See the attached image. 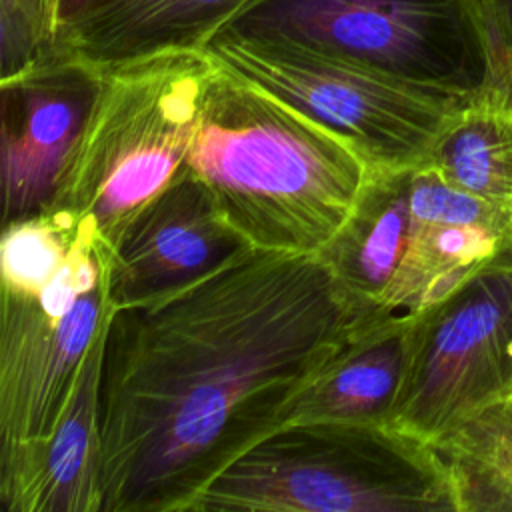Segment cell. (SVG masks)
I'll list each match as a JSON object with an SVG mask.
<instances>
[{
  "label": "cell",
  "mask_w": 512,
  "mask_h": 512,
  "mask_svg": "<svg viewBox=\"0 0 512 512\" xmlns=\"http://www.w3.org/2000/svg\"><path fill=\"white\" fill-rule=\"evenodd\" d=\"M316 254L246 248L190 286L112 308L100 512H186L362 332Z\"/></svg>",
  "instance_id": "obj_1"
},
{
  "label": "cell",
  "mask_w": 512,
  "mask_h": 512,
  "mask_svg": "<svg viewBox=\"0 0 512 512\" xmlns=\"http://www.w3.org/2000/svg\"><path fill=\"white\" fill-rule=\"evenodd\" d=\"M184 164L250 248L284 254H318L370 172L344 138L218 60Z\"/></svg>",
  "instance_id": "obj_2"
},
{
  "label": "cell",
  "mask_w": 512,
  "mask_h": 512,
  "mask_svg": "<svg viewBox=\"0 0 512 512\" xmlns=\"http://www.w3.org/2000/svg\"><path fill=\"white\" fill-rule=\"evenodd\" d=\"M454 512L436 450L390 424L306 420L274 428L186 512Z\"/></svg>",
  "instance_id": "obj_3"
},
{
  "label": "cell",
  "mask_w": 512,
  "mask_h": 512,
  "mask_svg": "<svg viewBox=\"0 0 512 512\" xmlns=\"http://www.w3.org/2000/svg\"><path fill=\"white\" fill-rule=\"evenodd\" d=\"M214 64L206 48H190L102 70L98 100L46 212L90 228L110 252L184 166Z\"/></svg>",
  "instance_id": "obj_4"
},
{
  "label": "cell",
  "mask_w": 512,
  "mask_h": 512,
  "mask_svg": "<svg viewBox=\"0 0 512 512\" xmlns=\"http://www.w3.org/2000/svg\"><path fill=\"white\" fill-rule=\"evenodd\" d=\"M214 36L292 44L458 96L490 76L478 0H250Z\"/></svg>",
  "instance_id": "obj_5"
},
{
  "label": "cell",
  "mask_w": 512,
  "mask_h": 512,
  "mask_svg": "<svg viewBox=\"0 0 512 512\" xmlns=\"http://www.w3.org/2000/svg\"><path fill=\"white\" fill-rule=\"evenodd\" d=\"M206 50L236 76L344 138L370 168L422 164L472 98L292 44L214 36Z\"/></svg>",
  "instance_id": "obj_6"
},
{
  "label": "cell",
  "mask_w": 512,
  "mask_h": 512,
  "mask_svg": "<svg viewBox=\"0 0 512 512\" xmlns=\"http://www.w3.org/2000/svg\"><path fill=\"white\" fill-rule=\"evenodd\" d=\"M110 310L108 250L86 226L40 292L2 290L0 448L54 432Z\"/></svg>",
  "instance_id": "obj_7"
},
{
  "label": "cell",
  "mask_w": 512,
  "mask_h": 512,
  "mask_svg": "<svg viewBox=\"0 0 512 512\" xmlns=\"http://www.w3.org/2000/svg\"><path fill=\"white\" fill-rule=\"evenodd\" d=\"M390 426L426 444L512 398V244L408 326Z\"/></svg>",
  "instance_id": "obj_8"
},
{
  "label": "cell",
  "mask_w": 512,
  "mask_h": 512,
  "mask_svg": "<svg viewBox=\"0 0 512 512\" xmlns=\"http://www.w3.org/2000/svg\"><path fill=\"white\" fill-rule=\"evenodd\" d=\"M0 88L4 222H10L52 206L98 100L102 70L60 52L0 80Z\"/></svg>",
  "instance_id": "obj_9"
},
{
  "label": "cell",
  "mask_w": 512,
  "mask_h": 512,
  "mask_svg": "<svg viewBox=\"0 0 512 512\" xmlns=\"http://www.w3.org/2000/svg\"><path fill=\"white\" fill-rule=\"evenodd\" d=\"M246 248L208 186L184 164L128 220L108 252L110 304L126 308L182 290Z\"/></svg>",
  "instance_id": "obj_10"
},
{
  "label": "cell",
  "mask_w": 512,
  "mask_h": 512,
  "mask_svg": "<svg viewBox=\"0 0 512 512\" xmlns=\"http://www.w3.org/2000/svg\"><path fill=\"white\" fill-rule=\"evenodd\" d=\"M106 326L108 320L54 432L40 442L0 448L4 512H100V372Z\"/></svg>",
  "instance_id": "obj_11"
},
{
  "label": "cell",
  "mask_w": 512,
  "mask_h": 512,
  "mask_svg": "<svg viewBox=\"0 0 512 512\" xmlns=\"http://www.w3.org/2000/svg\"><path fill=\"white\" fill-rule=\"evenodd\" d=\"M250 0H108L60 28L58 50L98 70L168 50L206 48Z\"/></svg>",
  "instance_id": "obj_12"
},
{
  "label": "cell",
  "mask_w": 512,
  "mask_h": 512,
  "mask_svg": "<svg viewBox=\"0 0 512 512\" xmlns=\"http://www.w3.org/2000/svg\"><path fill=\"white\" fill-rule=\"evenodd\" d=\"M412 170L370 168L348 218L316 254L364 316L374 310L410 240Z\"/></svg>",
  "instance_id": "obj_13"
},
{
  "label": "cell",
  "mask_w": 512,
  "mask_h": 512,
  "mask_svg": "<svg viewBox=\"0 0 512 512\" xmlns=\"http://www.w3.org/2000/svg\"><path fill=\"white\" fill-rule=\"evenodd\" d=\"M510 244V226L412 222L406 252L362 330L410 324Z\"/></svg>",
  "instance_id": "obj_14"
},
{
  "label": "cell",
  "mask_w": 512,
  "mask_h": 512,
  "mask_svg": "<svg viewBox=\"0 0 512 512\" xmlns=\"http://www.w3.org/2000/svg\"><path fill=\"white\" fill-rule=\"evenodd\" d=\"M406 326L362 330L286 406L280 426L306 420L388 424L406 368Z\"/></svg>",
  "instance_id": "obj_15"
},
{
  "label": "cell",
  "mask_w": 512,
  "mask_h": 512,
  "mask_svg": "<svg viewBox=\"0 0 512 512\" xmlns=\"http://www.w3.org/2000/svg\"><path fill=\"white\" fill-rule=\"evenodd\" d=\"M424 162L456 188L512 216V100L488 90L474 94Z\"/></svg>",
  "instance_id": "obj_16"
},
{
  "label": "cell",
  "mask_w": 512,
  "mask_h": 512,
  "mask_svg": "<svg viewBox=\"0 0 512 512\" xmlns=\"http://www.w3.org/2000/svg\"><path fill=\"white\" fill-rule=\"evenodd\" d=\"M430 446L454 512H512V398L474 412Z\"/></svg>",
  "instance_id": "obj_17"
},
{
  "label": "cell",
  "mask_w": 512,
  "mask_h": 512,
  "mask_svg": "<svg viewBox=\"0 0 512 512\" xmlns=\"http://www.w3.org/2000/svg\"><path fill=\"white\" fill-rule=\"evenodd\" d=\"M78 228L50 212L4 222L0 240L2 290L34 294L62 268Z\"/></svg>",
  "instance_id": "obj_18"
},
{
  "label": "cell",
  "mask_w": 512,
  "mask_h": 512,
  "mask_svg": "<svg viewBox=\"0 0 512 512\" xmlns=\"http://www.w3.org/2000/svg\"><path fill=\"white\" fill-rule=\"evenodd\" d=\"M60 0H0V80L60 54Z\"/></svg>",
  "instance_id": "obj_19"
},
{
  "label": "cell",
  "mask_w": 512,
  "mask_h": 512,
  "mask_svg": "<svg viewBox=\"0 0 512 512\" xmlns=\"http://www.w3.org/2000/svg\"><path fill=\"white\" fill-rule=\"evenodd\" d=\"M490 52L484 90L512 100V0H478Z\"/></svg>",
  "instance_id": "obj_20"
},
{
  "label": "cell",
  "mask_w": 512,
  "mask_h": 512,
  "mask_svg": "<svg viewBox=\"0 0 512 512\" xmlns=\"http://www.w3.org/2000/svg\"><path fill=\"white\" fill-rule=\"evenodd\" d=\"M108 0H60V28L86 12L102 6Z\"/></svg>",
  "instance_id": "obj_21"
}]
</instances>
